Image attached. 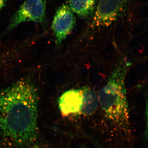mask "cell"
Masks as SVG:
<instances>
[{
  "label": "cell",
  "instance_id": "obj_1",
  "mask_svg": "<svg viewBox=\"0 0 148 148\" xmlns=\"http://www.w3.org/2000/svg\"><path fill=\"white\" fill-rule=\"evenodd\" d=\"M38 96L30 81H18L0 91V133L21 148H43L38 124Z\"/></svg>",
  "mask_w": 148,
  "mask_h": 148
},
{
  "label": "cell",
  "instance_id": "obj_2",
  "mask_svg": "<svg viewBox=\"0 0 148 148\" xmlns=\"http://www.w3.org/2000/svg\"><path fill=\"white\" fill-rule=\"evenodd\" d=\"M131 63L120 60L98 94L99 104L106 119L123 133L130 132L129 111L125 79Z\"/></svg>",
  "mask_w": 148,
  "mask_h": 148
},
{
  "label": "cell",
  "instance_id": "obj_3",
  "mask_svg": "<svg viewBox=\"0 0 148 148\" xmlns=\"http://www.w3.org/2000/svg\"><path fill=\"white\" fill-rule=\"evenodd\" d=\"M127 0H99L88 28L91 31L106 29L124 12Z\"/></svg>",
  "mask_w": 148,
  "mask_h": 148
},
{
  "label": "cell",
  "instance_id": "obj_4",
  "mask_svg": "<svg viewBox=\"0 0 148 148\" xmlns=\"http://www.w3.org/2000/svg\"><path fill=\"white\" fill-rule=\"evenodd\" d=\"M46 18V0H27L14 15L4 34L23 22L33 21L38 24H45Z\"/></svg>",
  "mask_w": 148,
  "mask_h": 148
},
{
  "label": "cell",
  "instance_id": "obj_5",
  "mask_svg": "<svg viewBox=\"0 0 148 148\" xmlns=\"http://www.w3.org/2000/svg\"><path fill=\"white\" fill-rule=\"evenodd\" d=\"M75 21L74 13L68 5L64 4L57 9L51 25L57 46H60L71 33Z\"/></svg>",
  "mask_w": 148,
  "mask_h": 148
},
{
  "label": "cell",
  "instance_id": "obj_6",
  "mask_svg": "<svg viewBox=\"0 0 148 148\" xmlns=\"http://www.w3.org/2000/svg\"><path fill=\"white\" fill-rule=\"evenodd\" d=\"M82 104V88L66 90L58 100V108L64 116L80 115Z\"/></svg>",
  "mask_w": 148,
  "mask_h": 148
},
{
  "label": "cell",
  "instance_id": "obj_7",
  "mask_svg": "<svg viewBox=\"0 0 148 148\" xmlns=\"http://www.w3.org/2000/svg\"><path fill=\"white\" fill-rule=\"evenodd\" d=\"M98 0H67L68 5L74 13L80 18L92 17Z\"/></svg>",
  "mask_w": 148,
  "mask_h": 148
},
{
  "label": "cell",
  "instance_id": "obj_8",
  "mask_svg": "<svg viewBox=\"0 0 148 148\" xmlns=\"http://www.w3.org/2000/svg\"><path fill=\"white\" fill-rule=\"evenodd\" d=\"M82 104L81 114L85 116L91 115L97 110L99 106L98 95L88 86L82 88Z\"/></svg>",
  "mask_w": 148,
  "mask_h": 148
},
{
  "label": "cell",
  "instance_id": "obj_9",
  "mask_svg": "<svg viewBox=\"0 0 148 148\" xmlns=\"http://www.w3.org/2000/svg\"><path fill=\"white\" fill-rule=\"evenodd\" d=\"M146 120H147V124H146V136L148 139V97L147 99V103H146Z\"/></svg>",
  "mask_w": 148,
  "mask_h": 148
},
{
  "label": "cell",
  "instance_id": "obj_10",
  "mask_svg": "<svg viewBox=\"0 0 148 148\" xmlns=\"http://www.w3.org/2000/svg\"><path fill=\"white\" fill-rule=\"evenodd\" d=\"M6 2L7 0H0V11L5 6Z\"/></svg>",
  "mask_w": 148,
  "mask_h": 148
},
{
  "label": "cell",
  "instance_id": "obj_11",
  "mask_svg": "<svg viewBox=\"0 0 148 148\" xmlns=\"http://www.w3.org/2000/svg\"><path fill=\"white\" fill-rule=\"evenodd\" d=\"M147 83H148V80H147Z\"/></svg>",
  "mask_w": 148,
  "mask_h": 148
}]
</instances>
